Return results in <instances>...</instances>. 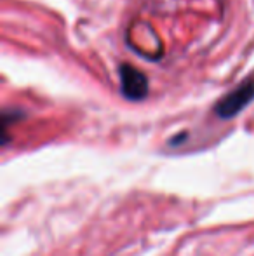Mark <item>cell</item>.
I'll return each mask as SVG.
<instances>
[{"label":"cell","mask_w":254,"mask_h":256,"mask_svg":"<svg viewBox=\"0 0 254 256\" xmlns=\"http://www.w3.org/2000/svg\"><path fill=\"white\" fill-rule=\"evenodd\" d=\"M254 102V74L241 82L237 88L214 104V114L223 120L234 118L239 115L249 103Z\"/></svg>","instance_id":"1"},{"label":"cell","mask_w":254,"mask_h":256,"mask_svg":"<svg viewBox=\"0 0 254 256\" xmlns=\"http://www.w3.org/2000/svg\"><path fill=\"white\" fill-rule=\"evenodd\" d=\"M120 91L129 102H141L148 96V78L143 72L131 64H122L119 68Z\"/></svg>","instance_id":"2"},{"label":"cell","mask_w":254,"mask_h":256,"mask_svg":"<svg viewBox=\"0 0 254 256\" xmlns=\"http://www.w3.org/2000/svg\"><path fill=\"white\" fill-rule=\"evenodd\" d=\"M24 117V112L21 110H3V115H2V126H3V131L9 128L12 122H17L19 118Z\"/></svg>","instance_id":"3"}]
</instances>
